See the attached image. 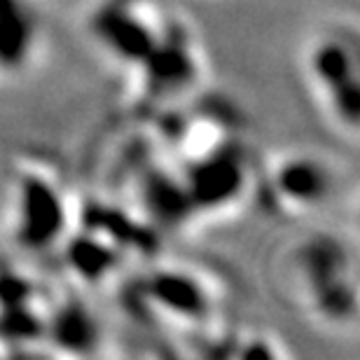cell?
Segmentation results:
<instances>
[{"label": "cell", "mask_w": 360, "mask_h": 360, "mask_svg": "<svg viewBox=\"0 0 360 360\" xmlns=\"http://www.w3.org/2000/svg\"><path fill=\"white\" fill-rule=\"evenodd\" d=\"M176 12L169 0H98L87 19V35L120 77L153 52Z\"/></svg>", "instance_id": "obj_9"}, {"label": "cell", "mask_w": 360, "mask_h": 360, "mask_svg": "<svg viewBox=\"0 0 360 360\" xmlns=\"http://www.w3.org/2000/svg\"><path fill=\"white\" fill-rule=\"evenodd\" d=\"M297 75L328 131L358 148L360 134V21L356 12L321 19L300 42Z\"/></svg>", "instance_id": "obj_5"}, {"label": "cell", "mask_w": 360, "mask_h": 360, "mask_svg": "<svg viewBox=\"0 0 360 360\" xmlns=\"http://www.w3.org/2000/svg\"><path fill=\"white\" fill-rule=\"evenodd\" d=\"M285 304L328 335H356L360 321L358 225L316 227L288 239L271 260Z\"/></svg>", "instance_id": "obj_2"}, {"label": "cell", "mask_w": 360, "mask_h": 360, "mask_svg": "<svg viewBox=\"0 0 360 360\" xmlns=\"http://www.w3.org/2000/svg\"><path fill=\"white\" fill-rule=\"evenodd\" d=\"M82 194L59 160L42 150H19L7 162L0 194V229L28 257L54 255L73 232Z\"/></svg>", "instance_id": "obj_3"}, {"label": "cell", "mask_w": 360, "mask_h": 360, "mask_svg": "<svg viewBox=\"0 0 360 360\" xmlns=\"http://www.w3.org/2000/svg\"><path fill=\"white\" fill-rule=\"evenodd\" d=\"M292 356L288 344L281 340L276 333H271L269 328L250 326V323L229 321L227 328L222 330L218 342L213 344L211 356L208 358H241V360H253V358H288Z\"/></svg>", "instance_id": "obj_10"}, {"label": "cell", "mask_w": 360, "mask_h": 360, "mask_svg": "<svg viewBox=\"0 0 360 360\" xmlns=\"http://www.w3.org/2000/svg\"><path fill=\"white\" fill-rule=\"evenodd\" d=\"M160 239L162 234L136 208L98 194L82 197L80 218L56 255L73 288H120L139 264L157 253Z\"/></svg>", "instance_id": "obj_4"}, {"label": "cell", "mask_w": 360, "mask_h": 360, "mask_svg": "<svg viewBox=\"0 0 360 360\" xmlns=\"http://www.w3.org/2000/svg\"><path fill=\"white\" fill-rule=\"evenodd\" d=\"M129 316L167 356L208 358L232 316V283L213 264L155 253L122 281Z\"/></svg>", "instance_id": "obj_1"}, {"label": "cell", "mask_w": 360, "mask_h": 360, "mask_svg": "<svg viewBox=\"0 0 360 360\" xmlns=\"http://www.w3.org/2000/svg\"><path fill=\"white\" fill-rule=\"evenodd\" d=\"M342 192V174L333 157L311 146H283L257 155L255 206L285 222L321 213Z\"/></svg>", "instance_id": "obj_7"}, {"label": "cell", "mask_w": 360, "mask_h": 360, "mask_svg": "<svg viewBox=\"0 0 360 360\" xmlns=\"http://www.w3.org/2000/svg\"><path fill=\"white\" fill-rule=\"evenodd\" d=\"M255 169L257 153L248 136L204 160L180 167L190 201L192 232L197 227L232 222L255 206Z\"/></svg>", "instance_id": "obj_8"}, {"label": "cell", "mask_w": 360, "mask_h": 360, "mask_svg": "<svg viewBox=\"0 0 360 360\" xmlns=\"http://www.w3.org/2000/svg\"><path fill=\"white\" fill-rule=\"evenodd\" d=\"M211 56L199 28L178 7L174 21L157 47L131 70L120 75L127 112L160 115L208 89Z\"/></svg>", "instance_id": "obj_6"}]
</instances>
